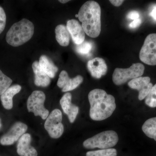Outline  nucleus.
<instances>
[{
    "label": "nucleus",
    "mask_w": 156,
    "mask_h": 156,
    "mask_svg": "<svg viewBox=\"0 0 156 156\" xmlns=\"http://www.w3.org/2000/svg\"><path fill=\"white\" fill-rule=\"evenodd\" d=\"M88 98L90 105L89 116L94 121L106 119L116 107L115 98L103 89H96L90 91Z\"/></svg>",
    "instance_id": "f257e3e1"
},
{
    "label": "nucleus",
    "mask_w": 156,
    "mask_h": 156,
    "mask_svg": "<svg viewBox=\"0 0 156 156\" xmlns=\"http://www.w3.org/2000/svg\"><path fill=\"white\" fill-rule=\"evenodd\" d=\"M101 10L97 2L89 1L84 3L80 9L78 17L82 22L85 33L92 38H96L101 30Z\"/></svg>",
    "instance_id": "f03ea898"
},
{
    "label": "nucleus",
    "mask_w": 156,
    "mask_h": 156,
    "mask_svg": "<svg viewBox=\"0 0 156 156\" xmlns=\"http://www.w3.org/2000/svg\"><path fill=\"white\" fill-rule=\"evenodd\" d=\"M34 32L33 23L23 18L11 27L6 34V41L13 47H19L30 40Z\"/></svg>",
    "instance_id": "7ed1b4c3"
},
{
    "label": "nucleus",
    "mask_w": 156,
    "mask_h": 156,
    "mask_svg": "<svg viewBox=\"0 0 156 156\" xmlns=\"http://www.w3.org/2000/svg\"><path fill=\"white\" fill-rule=\"evenodd\" d=\"M119 137L116 132L112 130L103 131L84 141L83 146L88 149L95 148L105 149L116 145Z\"/></svg>",
    "instance_id": "20e7f679"
},
{
    "label": "nucleus",
    "mask_w": 156,
    "mask_h": 156,
    "mask_svg": "<svg viewBox=\"0 0 156 156\" xmlns=\"http://www.w3.org/2000/svg\"><path fill=\"white\" fill-rule=\"evenodd\" d=\"M144 69V65L140 63H134L127 69L117 68L113 74V82L117 86L122 85L129 80L141 76Z\"/></svg>",
    "instance_id": "39448f33"
},
{
    "label": "nucleus",
    "mask_w": 156,
    "mask_h": 156,
    "mask_svg": "<svg viewBox=\"0 0 156 156\" xmlns=\"http://www.w3.org/2000/svg\"><path fill=\"white\" fill-rule=\"evenodd\" d=\"M46 95L41 91H34L29 97L27 101V108L29 112L33 113L36 116H40L43 120L49 116V112L44 106Z\"/></svg>",
    "instance_id": "423d86ee"
},
{
    "label": "nucleus",
    "mask_w": 156,
    "mask_h": 156,
    "mask_svg": "<svg viewBox=\"0 0 156 156\" xmlns=\"http://www.w3.org/2000/svg\"><path fill=\"white\" fill-rule=\"evenodd\" d=\"M62 119V113L58 109L53 110L49 115L45 121L44 128L50 137L57 139L62 135L64 132Z\"/></svg>",
    "instance_id": "0eeeda50"
},
{
    "label": "nucleus",
    "mask_w": 156,
    "mask_h": 156,
    "mask_svg": "<svg viewBox=\"0 0 156 156\" xmlns=\"http://www.w3.org/2000/svg\"><path fill=\"white\" fill-rule=\"evenodd\" d=\"M142 62L150 66L156 65V34H151L146 37L139 53Z\"/></svg>",
    "instance_id": "6e6552de"
},
{
    "label": "nucleus",
    "mask_w": 156,
    "mask_h": 156,
    "mask_svg": "<svg viewBox=\"0 0 156 156\" xmlns=\"http://www.w3.org/2000/svg\"><path fill=\"white\" fill-rule=\"evenodd\" d=\"M27 128V126L21 122L14 123L9 131L2 136L0 143L2 145H12L25 134Z\"/></svg>",
    "instance_id": "1a4fd4ad"
},
{
    "label": "nucleus",
    "mask_w": 156,
    "mask_h": 156,
    "mask_svg": "<svg viewBox=\"0 0 156 156\" xmlns=\"http://www.w3.org/2000/svg\"><path fill=\"white\" fill-rule=\"evenodd\" d=\"M150 82L151 78L149 77L140 76L131 80L128 83V85L131 89L139 92L138 99L141 101L147 96L153 87Z\"/></svg>",
    "instance_id": "9d476101"
},
{
    "label": "nucleus",
    "mask_w": 156,
    "mask_h": 156,
    "mask_svg": "<svg viewBox=\"0 0 156 156\" xmlns=\"http://www.w3.org/2000/svg\"><path fill=\"white\" fill-rule=\"evenodd\" d=\"M83 81V78L80 75L70 78L67 72L62 70L59 74L57 85L62 89L63 92H68L77 88Z\"/></svg>",
    "instance_id": "9b49d317"
},
{
    "label": "nucleus",
    "mask_w": 156,
    "mask_h": 156,
    "mask_svg": "<svg viewBox=\"0 0 156 156\" xmlns=\"http://www.w3.org/2000/svg\"><path fill=\"white\" fill-rule=\"evenodd\" d=\"M31 137L26 133L18 140L17 146V154L20 156H37L36 150L31 145Z\"/></svg>",
    "instance_id": "f8f14e48"
},
{
    "label": "nucleus",
    "mask_w": 156,
    "mask_h": 156,
    "mask_svg": "<svg viewBox=\"0 0 156 156\" xmlns=\"http://www.w3.org/2000/svg\"><path fill=\"white\" fill-rule=\"evenodd\" d=\"M87 68L91 76L95 79H100L107 72V66L105 61L99 57L89 60L87 63Z\"/></svg>",
    "instance_id": "ddd939ff"
},
{
    "label": "nucleus",
    "mask_w": 156,
    "mask_h": 156,
    "mask_svg": "<svg viewBox=\"0 0 156 156\" xmlns=\"http://www.w3.org/2000/svg\"><path fill=\"white\" fill-rule=\"evenodd\" d=\"M72 95L69 92L65 93L60 100L62 108L67 115L71 123H73L79 111V108L72 103Z\"/></svg>",
    "instance_id": "4468645a"
},
{
    "label": "nucleus",
    "mask_w": 156,
    "mask_h": 156,
    "mask_svg": "<svg viewBox=\"0 0 156 156\" xmlns=\"http://www.w3.org/2000/svg\"><path fill=\"white\" fill-rule=\"evenodd\" d=\"M66 27L73 41L76 45L80 44L84 41L85 32L82 25L77 20L74 19L69 20L67 22Z\"/></svg>",
    "instance_id": "2eb2a0df"
},
{
    "label": "nucleus",
    "mask_w": 156,
    "mask_h": 156,
    "mask_svg": "<svg viewBox=\"0 0 156 156\" xmlns=\"http://www.w3.org/2000/svg\"><path fill=\"white\" fill-rule=\"evenodd\" d=\"M21 86L14 85L9 87L1 95V100L4 108L10 110L13 108V98L14 95L20 92Z\"/></svg>",
    "instance_id": "dca6fc26"
},
{
    "label": "nucleus",
    "mask_w": 156,
    "mask_h": 156,
    "mask_svg": "<svg viewBox=\"0 0 156 156\" xmlns=\"http://www.w3.org/2000/svg\"><path fill=\"white\" fill-rule=\"evenodd\" d=\"M33 70L35 74L34 83L37 87H46L50 83V78L41 68L39 62L35 61L33 63Z\"/></svg>",
    "instance_id": "f3484780"
},
{
    "label": "nucleus",
    "mask_w": 156,
    "mask_h": 156,
    "mask_svg": "<svg viewBox=\"0 0 156 156\" xmlns=\"http://www.w3.org/2000/svg\"><path fill=\"white\" fill-rule=\"evenodd\" d=\"M39 63L41 68L49 77L53 78L55 77L58 68L49 57L46 55H42Z\"/></svg>",
    "instance_id": "a211bd4d"
},
{
    "label": "nucleus",
    "mask_w": 156,
    "mask_h": 156,
    "mask_svg": "<svg viewBox=\"0 0 156 156\" xmlns=\"http://www.w3.org/2000/svg\"><path fill=\"white\" fill-rule=\"evenodd\" d=\"M56 41L60 46L67 47L69 44L70 34L67 27L63 24L56 26L55 30Z\"/></svg>",
    "instance_id": "6ab92c4d"
},
{
    "label": "nucleus",
    "mask_w": 156,
    "mask_h": 156,
    "mask_svg": "<svg viewBox=\"0 0 156 156\" xmlns=\"http://www.w3.org/2000/svg\"><path fill=\"white\" fill-rule=\"evenodd\" d=\"M142 129L147 136L156 141V117L147 120L143 125Z\"/></svg>",
    "instance_id": "aec40b11"
},
{
    "label": "nucleus",
    "mask_w": 156,
    "mask_h": 156,
    "mask_svg": "<svg viewBox=\"0 0 156 156\" xmlns=\"http://www.w3.org/2000/svg\"><path fill=\"white\" fill-rule=\"evenodd\" d=\"M115 149L109 148L100 150L91 151L87 152L86 156H117Z\"/></svg>",
    "instance_id": "412c9836"
},
{
    "label": "nucleus",
    "mask_w": 156,
    "mask_h": 156,
    "mask_svg": "<svg viewBox=\"0 0 156 156\" xmlns=\"http://www.w3.org/2000/svg\"><path fill=\"white\" fill-rule=\"evenodd\" d=\"M12 83V80L3 73L0 69V95L9 89Z\"/></svg>",
    "instance_id": "4be33fe9"
},
{
    "label": "nucleus",
    "mask_w": 156,
    "mask_h": 156,
    "mask_svg": "<svg viewBox=\"0 0 156 156\" xmlns=\"http://www.w3.org/2000/svg\"><path fill=\"white\" fill-rule=\"evenodd\" d=\"M92 49V44L91 42L84 41L82 44L76 45V51L82 55H87L90 54Z\"/></svg>",
    "instance_id": "5701e85b"
},
{
    "label": "nucleus",
    "mask_w": 156,
    "mask_h": 156,
    "mask_svg": "<svg viewBox=\"0 0 156 156\" xmlns=\"http://www.w3.org/2000/svg\"><path fill=\"white\" fill-rule=\"evenodd\" d=\"M145 103L150 107H156V83L153 87L150 92L145 98Z\"/></svg>",
    "instance_id": "b1692460"
},
{
    "label": "nucleus",
    "mask_w": 156,
    "mask_h": 156,
    "mask_svg": "<svg viewBox=\"0 0 156 156\" xmlns=\"http://www.w3.org/2000/svg\"><path fill=\"white\" fill-rule=\"evenodd\" d=\"M6 23V15L4 9L0 6V34L4 31Z\"/></svg>",
    "instance_id": "393cba45"
},
{
    "label": "nucleus",
    "mask_w": 156,
    "mask_h": 156,
    "mask_svg": "<svg viewBox=\"0 0 156 156\" xmlns=\"http://www.w3.org/2000/svg\"><path fill=\"white\" fill-rule=\"evenodd\" d=\"M139 12L136 11H131L128 13V15H127V17L128 19L133 20H135L139 19Z\"/></svg>",
    "instance_id": "a878e982"
},
{
    "label": "nucleus",
    "mask_w": 156,
    "mask_h": 156,
    "mask_svg": "<svg viewBox=\"0 0 156 156\" xmlns=\"http://www.w3.org/2000/svg\"><path fill=\"white\" fill-rule=\"evenodd\" d=\"M141 20L140 19H137L134 20L133 22L129 24V27L131 28H135L138 27L141 23Z\"/></svg>",
    "instance_id": "bb28decb"
},
{
    "label": "nucleus",
    "mask_w": 156,
    "mask_h": 156,
    "mask_svg": "<svg viewBox=\"0 0 156 156\" xmlns=\"http://www.w3.org/2000/svg\"><path fill=\"white\" fill-rule=\"evenodd\" d=\"M110 2L114 6L116 7H119L122 5V4L124 2V1H121V0H114V1H110Z\"/></svg>",
    "instance_id": "cd10ccee"
},
{
    "label": "nucleus",
    "mask_w": 156,
    "mask_h": 156,
    "mask_svg": "<svg viewBox=\"0 0 156 156\" xmlns=\"http://www.w3.org/2000/svg\"><path fill=\"white\" fill-rule=\"evenodd\" d=\"M150 15L156 21V5L154 6L153 9H152L150 14Z\"/></svg>",
    "instance_id": "c85d7f7f"
},
{
    "label": "nucleus",
    "mask_w": 156,
    "mask_h": 156,
    "mask_svg": "<svg viewBox=\"0 0 156 156\" xmlns=\"http://www.w3.org/2000/svg\"><path fill=\"white\" fill-rule=\"evenodd\" d=\"M58 2H59L62 3V4H65V3L69 2V0H67V1H66V0H59V1H58Z\"/></svg>",
    "instance_id": "c756f323"
},
{
    "label": "nucleus",
    "mask_w": 156,
    "mask_h": 156,
    "mask_svg": "<svg viewBox=\"0 0 156 156\" xmlns=\"http://www.w3.org/2000/svg\"><path fill=\"white\" fill-rule=\"evenodd\" d=\"M2 123H1V119H0V129H1V128H2Z\"/></svg>",
    "instance_id": "7c9ffc66"
}]
</instances>
